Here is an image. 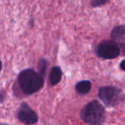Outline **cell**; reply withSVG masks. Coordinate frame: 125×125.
<instances>
[{
    "mask_svg": "<svg viewBox=\"0 0 125 125\" xmlns=\"http://www.w3.org/2000/svg\"><path fill=\"white\" fill-rule=\"evenodd\" d=\"M1 125H7V124H5V123H1Z\"/></svg>",
    "mask_w": 125,
    "mask_h": 125,
    "instance_id": "obj_14",
    "label": "cell"
},
{
    "mask_svg": "<svg viewBox=\"0 0 125 125\" xmlns=\"http://www.w3.org/2000/svg\"><path fill=\"white\" fill-rule=\"evenodd\" d=\"M4 90L1 89V103H3L4 101Z\"/></svg>",
    "mask_w": 125,
    "mask_h": 125,
    "instance_id": "obj_13",
    "label": "cell"
},
{
    "mask_svg": "<svg viewBox=\"0 0 125 125\" xmlns=\"http://www.w3.org/2000/svg\"><path fill=\"white\" fill-rule=\"evenodd\" d=\"M119 67L122 70L125 71V59L122 60L121 62H120V64H119Z\"/></svg>",
    "mask_w": 125,
    "mask_h": 125,
    "instance_id": "obj_11",
    "label": "cell"
},
{
    "mask_svg": "<svg viewBox=\"0 0 125 125\" xmlns=\"http://www.w3.org/2000/svg\"><path fill=\"white\" fill-rule=\"evenodd\" d=\"M44 79L39 72L30 68L22 70L18 76L19 87L26 95H31L42 89Z\"/></svg>",
    "mask_w": 125,
    "mask_h": 125,
    "instance_id": "obj_1",
    "label": "cell"
},
{
    "mask_svg": "<svg viewBox=\"0 0 125 125\" xmlns=\"http://www.w3.org/2000/svg\"><path fill=\"white\" fill-rule=\"evenodd\" d=\"M34 25V18H30L29 21V26L30 28H32Z\"/></svg>",
    "mask_w": 125,
    "mask_h": 125,
    "instance_id": "obj_12",
    "label": "cell"
},
{
    "mask_svg": "<svg viewBox=\"0 0 125 125\" xmlns=\"http://www.w3.org/2000/svg\"><path fill=\"white\" fill-rule=\"evenodd\" d=\"M62 69L58 67V66H55L53 67L50 73V76H49V79H50V83L51 86H56L62 80Z\"/></svg>",
    "mask_w": 125,
    "mask_h": 125,
    "instance_id": "obj_7",
    "label": "cell"
},
{
    "mask_svg": "<svg viewBox=\"0 0 125 125\" xmlns=\"http://www.w3.org/2000/svg\"><path fill=\"white\" fill-rule=\"evenodd\" d=\"M120 53V48L113 40H103L95 48L97 56L104 59H114L119 56Z\"/></svg>",
    "mask_w": 125,
    "mask_h": 125,
    "instance_id": "obj_4",
    "label": "cell"
},
{
    "mask_svg": "<svg viewBox=\"0 0 125 125\" xmlns=\"http://www.w3.org/2000/svg\"><path fill=\"white\" fill-rule=\"evenodd\" d=\"M98 97L108 108H116L124 102L123 91L114 86H101L98 89Z\"/></svg>",
    "mask_w": 125,
    "mask_h": 125,
    "instance_id": "obj_3",
    "label": "cell"
},
{
    "mask_svg": "<svg viewBox=\"0 0 125 125\" xmlns=\"http://www.w3.org/2000/svg\"><path fill=\"white\" fill-rule=\"evenodd\" d=\"M75 91L81 95L86 94L89 92L92 88V83L88 80H83L78 82L75 86Z\"/></svg>",
    "mask_w": 125,
    "mask_h": 125,
    "instance_id": "obj_8",
    "label": "cell"
},
{
    "mask_svg": "<svg viewBox=\"0 0 125 125\" xmlns=\"http://www.w3.org/2000/svg\"><path fill=\"white\" fill-rule=\"evenodd\" d=\"M108 1H103V0H94L91 2V4L93 7H100L102 5H104L107 3H108Z\"/></svg>",
    "mask_w": 125,
    "mask_h": 125,
    "instance_id": "obj_10",
    "label": "cell"
},
{
    "mask_svg": "<svg viewBox=\"0 0 125 125\" xmlns=\"http://www.w3.org/2000/svg\"><path fill=\"white\" fill-rule=\"evenodd\" d=\"M17 116L18 120L24 125H34L38 121V116L36 112L26 103L21 104Z\"/></svg>",
    "mask_w": 125,
    "mask_h": 125,
    "instance_id": "obj_5",
    "label": "cell"
},
{
    "mask_svg": "<svg viewBox=\"0 0 125 125\" xmlns=\"http://www.w3.org/2000/svg\"><path fill=\"white\" fill-rule=\"evenodd\" d=\"M111 37L120 48L121 51L125 55V25L115 26L111 33Z\"/></svg>",
    "mask_w": 125,
    "mask_h": 125,
    "instance_id": "obj_6",
    "label": "cell"
},
{
    "mask_svg": "<svg viewBox=\"0 0 125 125\" xmlns=\"http://www.w3.org/2000/svg\"><path fill=\"white\" fill-rule=\"evenodd\" d=\"M38 70L39 73L45 78V75H46V70L48 66V62L46 59H40L38 62Z\"/></svg>",
    "mask_w": 125,
    "mask_h": 125,
    "instance_id": "obj_9",
    "label": "cell"
},
{
    "mask_svg": "<svg viewBox=\"0 0 125 125\" xmlns=\"http://www.w3.org/2000/svg\"><path fill=\"white\" fill-rule=\"evenodd\" d=\"M81 119L89 125H100L106 119L105 108L97 100H93L86 104L81 111Z\"/></svg>",
    "mask_w": 125,
    "mask_h": 125,
    "instance_id": "obj_2",
    "label": "cell"
}]
</instances>
